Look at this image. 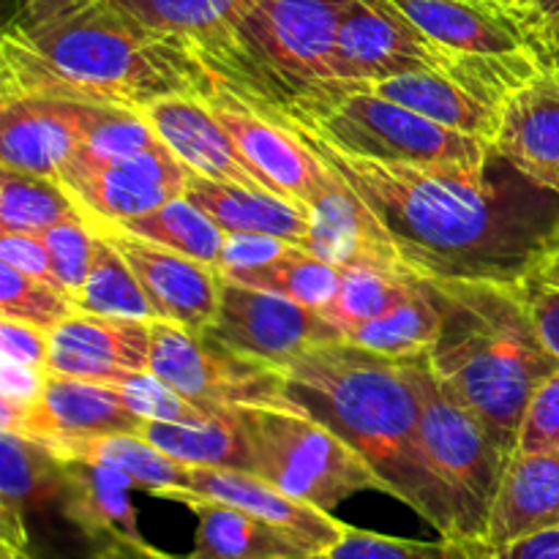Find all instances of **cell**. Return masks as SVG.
I'll return each instance as SVG.
<instances>
[{"label":"cell","mask_w":559,"mask_h":559,"mask_svg":"<svg viewBox=\"0 0 559 559\" xmlns=\"http://www.w3.org/2000/svg\"><path fill=\"white\" fill-rule=\"evenodd\" d=\"M276 118L355 191L413 276L524 284L559 251V191L497 142L480 164H391L349 156L306 126Z\"/></svg>","instance_id":"6da1fadb"},{"label":"cell","mask_w":559,"mask_h":559,"mask_svg":"<svg viewBox=\"0 0 559 559\" xmlns=\"http://www.w3.org/2000/svg\"><path fill=\"white\" fill-rule=\"evenodd\" d=\"M222 91L200 55L118 0H11L0 38V96H49L145 109Z\"/></svg>","instance_id":"7a4b0ae2"},{"label":"cell","mask_w":559,"mask_h":559,"mask_svg":"<svg viewBox=\"0 0 559 559\" xmlns=\"http://www.w3.org/2000/svg\"><path fill=\"white\" fill-rule=\"evenodd\" d=\"M278 369L289 402L349 442L385 495L413 508L440 538H462L451 495L420 445V399L407 358L336 338L311 344Z\"/></svg>","instance_id":"3957f363"},{"label":"cell","mask_w":559,"mask_h":559,"mask_svg":"<svg viewBox=\"0 0 559 559\" xmlns=\"http://www.w3.org/2000/svg\"><path fill=\"white\" fill-rule=\"evenodd\" d=\"M426 284L440 309V333L426 353L437 382L502 451L516 453L530 399L559 369L524 284Z\"/></svg>","instance_id":"277c9868"},{"label":"cell","mask_w":559,"mask_h":559,"mask_svg":"<svg viewBox=\"0 0 559 559\" xmlns=\"http://www.w3.org/2000/svg\"><path fill=\"white\" fill-rule=\"evenodd\" d=\"M347 0H249L213 63L222 91L257 109H284L333 80Z\"/></svg>","instance_id":"5b68a950"},{"label":"cell","mask_w":559,"mask_h":559,"mask_svg":"<svg viewBox=\"0 0 559 559\" xmlns=\"http://www.w3.org/2000/svg\"><path fill=\"white\" fill-rule=\"evenodd\" d=\"M276 112L338 151L391 164H480L495 142L459 134L366 85L328 80Z\"/></svg>","instance_id":"8992f818"},{"label":"cell","mask_w":559,"mask_h":559,"mask_svg":"<svg viewBox=\"0 0 559 559\" xmlns=\"http://www.w3.org/2000/svg\"><path fill=\"white\" fill-rule=\"evenodd\" d=\"M249 437L251 473L331 513L360 491H385L364 456L304 409H238Z\"/></svg>","instance_id":"52a82bcc"},{"label":"cell","mask_w":559,"mask_h":559,"mask_svg":"<svg viewBox=\"0 0 559 559\" xmlns=\"http://www.w3.org/2000/svg\"><path fill=\"white\" fill-rule=\"evenodd\" d=\"M407 366L420 399V445L426 462L451 495L459 535L484 540L491 506L513 453L502 451L475 415L442 391L426 353L407 358Z\"/></svg>","instance_id":"ba28073f"},{"label":"cell","mask_w":559,"mask_h":559,"mask_svg":"<svg viewBox=\"0 0 559 559\" xmlns=\"http://www.w3.org/2000/svg\"><path fill=\"white\" fill-rule=\"evenodd\" d=\"M151 371L205 415L238 409H298L278 366L227 347L211 333H191L173 322H151Z\"/></svg>","instance_id":"9c48e42d"},{"label":"cell","mask_w":559,"mask_h":559,"mask_svg":"<svg viewBox=\"0 0 559 559\" xmlns=\"http://www.w3.org/2000/svg\"><path fill=\"white\" fill-rule=\"evenodd\" d=\"M3 431L36 440L69 459L80 442L112 435H140L145 418L126 404L118 385L47 374L33 402H0Z\"/></svg>","instance_id":"30bf717a"},{"label":"cell","mask_w":559,"mask_h":559,"mask_svg":"<svg viewBox=\"0 0 559 559\" xmlns=\"http://www.w3.org/2000/svg\"><path fill=\"white\" fill-rule=\"evenodd\" d=\"M207 333L227 347L273 366H284L311 344L344 338L322 311L227 278H222L218 309Z\"/></svg>","instance_id":"8fae6325"},{"label":"cell","mask_w":559,"mask_h":559,"mask_svg":"<svg viewBox=\"0 0 559 559\" xmlns=\"http://www.w3.org/2000/svg\"><path fill=\"white\" fill-rule=\"evenodd\" d=\"M205 102L257 173L289 202L311 213L336 186V173L282 118L262 112L227 91L213 93Z\"/></svg>","instance_id":"7c38bea8"},{"label":"cell","mask_w":559,"mask_h":559,"mask_svg":"<svg viewBox=\"0 0 559 559\" xmlns=\"http://www.w3.org/2000/svg\"><path fill=\"white\" fill-rule=\"evenodd\" d=\"M191 169L167 145L96 167H69L58 183L85 213L87 224H120L145 216L186 194Z\"/></svg>","instance_id":"4fadbf2b"},{"label":"cell","mask_w":559,"mask_h":559,"mask_svg":"<svg viewBox=\"0 0 559 559\" xmlns=\"http://www.w3.org/2000/svg\"><path fill=\"white\" fill-rule=\"evenodd\" d=\"M91 227L123 254L158 320L173 322L191 333L211 328L222 293V276L216 267L123 233L112 224H91Z\"/></svg>","instance_id":"5bb4252c"},{"label":"cell","mask_w":559,"mask_h":559,"mask_svg":"<svg viewBox=\"0 0 559 559\" xmlns=\"http://www.w3.org/2000/svg\"><path fill=\"white\" fill-rule=\"evenodd\" d=\"M151 369V322L76 311L49 333L47 374L123 385Z\"/></svg>","instance_id":"9a60e30c"},{"label":"cell","mask_w":559,"mask_h":559,"mask_svg":"<svg viewBox=\"0 0 559 559\" xmlns=\"http://www.w3.org/2000/svg\"><path fill=\"white\" fill-rule=\"evenodd\" d=\"M140 112L153 126L158 140L194 175L222 180V183H240L251 186V189L276 191L257 173L254 164L243 156L233 134L218 123V118L207 107L205 98L167 96L147 104Z\"/></svg>","instance_id":"2e32d148"},{"label":"cell","mask_w":559,"mask_h":559,"mask_svg":"<svg viewBox=\"0 0 559 559\" xmlns=\"http://www.w3.org/2000/svg\"><path fill=\"white\" fill-rule=\"evenodd\" d=\"M87 102L0 96V167L58 180L74 158Z\"/></svg>","instance_id":"e0dca14e"},{"label":"cell","mask_w":559,"mask_h":559,"mask_svg":"<svg viewBox=\"0 0 559 559\" xmlns=\"http://www.w3.org/2000/svg\"><path fill=\"white\" fill-rule=\"evenodd\" d=\"M191 495L240 508L271 527L293 535L311 555H328L349 530V524L338 522L328 511L284 495L249 469L191 467Z\"/></svg>","instance_id":"ac0fdd59"},{"label":"cell","mask_w":559,"mask_h":559,"mask_svg":"<svg viewBox=\"0 0 559 559\" xmlns=\"http://www.w3.org/2000/svg\"><path fill=\"white\" fill-rule=\"evenodd\" d=\"M442 47L464 55H513L538 49L540 38L506 5L478 0H391Z\"/></svg>","instance_id":"d6986e66"},{"label":"cell","mask_w":559,"mask_h":559,"mask_svg":"<svg viewBox=\"0 0 559 559\" xmlns=\"http://www.w3.org/2000/svg\"><path fill=\"white\" fill-rule=\"evenodd\" d=\"M366 87L459 134L497 142L502 129L506 107L478 91L473 82L448 71H413L371 82Z\"/></svg>","instance_id":"ffe728a7"},{"label":"cell","mask_w":559,"mask_h":559,"mask_svg":"<svg viewBox=\"0 0 559 559\" xmlns=\"http://www.w3.org/2000/svg\"><path fill=\"white\" fill-rule=\"evenodd\" d=\"M183 197L227 235H271L300 249L311 243V213L276 191L222 183L191 173Z\"/></svg>","instance_id":"44dd1931"},{"label":"cell","mask_w":559,"mask_h":559,"mask_svg":"<svg viewBox=\"0 0 559 559\" xmlns=\"http://www.w3.org/2000/svg\"><path fill=\"white\" fill-rule=\"evenodd\" d=\"M559 524V453H513L484 540L495 551Z\"/></svg>","instance_id":"7402d4cb"},{"label":"cell","mask_w":559,"mask_h":559,"mask_svg":"<svg viewBox=\"0 0 559 559\" xmlns=\"http://www.w3.org/2000/svg\"><path fill=\"white\" fill-rule=\"evenodd\" d=\"M63 491V459L27 437L0 435V549H27L25 516Z\"/></svg>","instance_id":"603a6c76"},{"label":"cell","mask_w":559,"mask_h":559,"mask_svg":"<svg viewBox=\"0 0 559 559\" xmlns=\"http://www.w3.org/2000/svg\"><path fill=\"white\" fill-rule=\"evenodd\" d=\"M131 480L109 464L63 459V491L58 508L91 540H145L131 502Z\"/></svg>","instance_id":"cb8c5ba5"},{"label":"cell","mask_w":559,"mask_h":559,"mask_svg":"<svg viewBox=\"0 0 559 559\" xmlns=\"http://www.w3.org/2000/svg\"><path fill=\"white\" fill-rule=\"evenodd\" d=\"M497 147L559 189V76L549 69L519 87L506 104Z\"/></svg>","instance_id":"d4e9b609"},{"label":"cell","mask_w":559,"mask_h":559,"mask_svg":"<svg viewBox=\"0 0 559 559\" xmlns=\"http://www.w3.org/2000/svg\"><path fill=\"white\" fill-rule=\"evenodd\" d=\"M180 506L197 513L194 551L186 559H295L311 551L293 535L271 527L262 519L207 497L183 495Z\"/></svg>","instance_id":"484cf974"},{"label":"cell","mask_w":559,"mask_h":559,"mask_svg":"<svg viewBox=\"0 0 559 559\" xmlns=\"http://www.w3.org/2000/svg\"><path fill=\"white\" fill-rule=\"evenodd\" d=\"M147 27L178 38L211 69L249 0H118Z\"/></svg>","instance_id":"4316f807"},{"label":"cell","mask_w":559,"mask_h":559,"mask_svg":"<svg viewBox=\"0 0 559 559\" xmlns=\"http://www.w3.org/2000/svg\"><path fill=\"white\" fill-rule=\"evenodd\" d=\"M140 437L189 467L249 469L251 473L249 437L238 413H218L200 424L145 420Z\"/></svg>","instance_id":"83f0119b"},{"label":"cell","mask_w":559,"mask_h":559,"mask_svg":"<svg viewBox=\"0 0 559 559\" xmlns=\"http://www.w3.org/2000/svg\"><path fill=\"white\" fill-rule=\"evenodd\" d=\"M69 459H91V462L109 464V467L120 469L134 489L164 497V500L180 502V497L191 491L189 464L178 462L140 435H112L80 442L69 453Z\"/></svg>","instance_id":"f1b7e54d"},{"label":"cell","mask_w":559,"mask_h":559,"mask_svg":"<svg viewBox=\"0 0 559 559\" xmlns=\"http://www.w3.org/2000/svg\"><path fill=\"white\" fill-rule=\"evenodd\" d=\"M440 333V309L426 278H415L409 293L393 309L366 325L347 333V342L388 355V358H413L429 353Z\"/></svg>","instance_id":"f546056e"},{"label":"cell","mask_w":559,"mask_h":559,"mask_svg":"<svg viewBox=\"0 0 559 559\" xmlns=\"http://www.w3.org/2000/svg\"><path fill=\"white\" fill-rule=\"evenodd\" d=\"M69 222H87V218L58 180L3 167L0 235H44L47 229Z\"/></svg>","instance_id":"4dcf8cb0"},{"label":"cell","mask_w":559,"mask_h":559,"mask_svg":"<svg viewBox=\"0 0 559 559\" xmlns=\"http://www.w3.org/2000/svg\"><path fill=\"white\" fill-rule=\"evenodd\" d=\"M112 227L151 240V243L167 246V249L180 251V254L205 262L211 267H218L224 240H227V233L186 197L169 200L167 205L156 207L145 216L129 218V222L112 224Z\"/></svg>","instance_id":"1f68e13d"},{"label":"cell","mask_w":559,"mask_h":559,"mask_svg":"<svg viewBox=\"0 0 559 559\" xmlns=\"http://www.w3.org/2000/svg\"><path fill=\"white\" fill-rule=\"evenodd\" d=\"M71 300H74L76 311H87V314L142 322L158 320L129 262L102 235H98V251L96 260H93L91 276Z\"/></svg>","instance_id":"d6a6232c"},{"label":"cell","mask_w":559,"mask_h":559,"mask_svg":"<svg viewBox=\"0 0 559 559\" xmlns=\"http://www.w3.org/2000/svg\"><path fill=\"white\" fill-rule=\"evenodd\" d=\"M156 145H162V140L153 126L142 118V112L107 107V104H85L80 147L63 169L118 162V158L136 156Z\"/></svg>","instance_id":"836d02e7"},{"label":"cell","mask_w":559,"mask_h":559,"mask_svg":"<svg viewBox=\"0 0 559 559\" xmlns=\"http://www.w3.org/2000/svg\"><path fill=\"white\" fill-rule=\"evenodd\" d=\"M418 276L377 271V267H347L331 304L322 306V317L347 338L355 328L377 320L409 293Z\"/></svg>","instance_id":"e575fe53"},{"label":"cell","mask_w":559,"mask_h":559,"mask_svg":"<svg viewBox=\"0 0 559 559\" xmlns=\"http://www.w3.org/2000/svg\"><path fill=\"white\" fill-rule=\"evenodd\" d=\"M342 278L344 267L311 254L309 249L295 246V249L289 251V254H284L282 260L271 262V265H265L262 271L240 278L238 284L284 295V298L295 300V304L320 311L322 306L331 304Z\"/></svg>","instance_id":"d590c367"},{"label":"cell","mask_w":559,"mask_h":559,"mask_svg":"<svg viewBox=\"0 0 559 559\" xmlns=\"http://www.w3.org/2000/svg\"><path fill=\"white\" fill-rule=\"evenodd\" d=\"M331 559H497V551L486 540L440 538L407 540L388 538L369 530L349 527L344 538L328 551Z\"/></svg>","instance_id":"8d00e7d4"},{"label":"cell","mask_w":559,"mask_h":559,"mask_svg":"<svg viewBox=\"0 0 559 559\" xmlns=\"http://www.w3.org/2000/svg\"><path fill=\"white\" fill-rule=\"evenodd\" d=\"M71 314H76V306L69 293L0 262V320L52 333Z\"/></svg>","instance_id":"74e56055"},{"label":"cell","mask_w":559,"mask_h":559,"mask_svg":"<svg viewBox=\"0 0 559 559\" xmlns=\"http://www.w3.org/2000/svg\"><path fill=\"white\" fill-rule=\"evenodd\" d=\"M38 238L44 240L49 251L58 287L74 298L82 284L87 282V276H91L93 260H96L98 251V233L87 222H69L47 229Z\"/></svg>","instance_id":"f35d334b"},{"label":"cell","mask_w":559,"mask_h":559,"mask_svg":"<svg viewBox=\"0 0 559 559\" xmlns=\"http://www.w3.org/2000/svg\"><path fill=\"white\" fill-rule=\"evenodd\" d=\"M123 393L126 404L145 420H164V424H200L211 418L194 404L186 402L167 380L153 374L151 369L129 377L123 385H118Z\"/></svg>","instance_id":"ab89813d"},{"label":"cell","mask_w":559,"mask_h":559,"mask_svg":"<svg viewBox=\"0 0 559 559\" xmlns=\"http://www.w3.org/2000/svg\"><path fill=\"white\" fill-rule=\"evenodd\" d=\"M519 453H559V369L533 393L519 429Z\"/></svg>","instance_id":"60d3db41"},{"label":"cell","mask_w":559,"mask_h":559,"mask_svg":"<svg viewBox=\"0 0 559 559\" xmlns=\"http://www.w3.org/2000/svg\"><path fill=\"white\" fill-rule=\"evenodd\" d=\"M293 249V243L271 238V235H227L216 271L227 282H240V278L271 265V262L282 260Z\"/></svg>","instance_id":"b9f144b4"},{"label":"cell","mask_w":559,"mask_h":559,"mask_svg":"<svg viewBox=\"0 0 559 559\" xmlns=\"http://www.w3.org/2000/svg\"><path fill=\"white\" fill-rule=\"evenodd\" d=\"M0 349H3V358L31 366V369L47 371L49 333H41L14 320H0Z\"/></svg>","instance_id":"7bdbcfd3"},{"label":"cell","mask_w":559,"mask_h":559,"mask_svg":"<svg viewBox=\"0 0 559 559\" xmlns=\"http://www.w3.org/2000/svg\"><path fill=\"white\" fill-rule=\"evenodd\" d=\"M0 262L58 287L52 260H49L47 246L38 235H3L0 238Z\"/></svg>","instance_id":"ee69618b"},{"label":"cell","mask_w":559,"mask_h":559,"mask_svg":"<svg viewBox=\"0 0 559 559\" xmlns=\"http://www.w3.org/2000/svg\"><path fill=\"white\" fill-rule=\"evenodd\" d=\"M524 293H527L530 309H533L546 344L559 358V287H551L540 278H530V282H524Z\"/></svg>","instance_id":"f6af8a7d"},{"label":"cell","mask_w":559,"mask_h":559,"mask_svg":"<svg viewBox=\"0 0 559 559\" xmlns=\"http://www.w3.org/2000/svg\"><path fill=\"white\" fill-rule=\"evenodd\" d=\"M44 380H47V371L31 369L9 358L0 360V391L9 402H33L41 393Z\"/></svg>","instance_id":"bcb514c9"},{"label":"cell","mask_w":559,"mask_h":559,"mask_svg":"<svg viewBox=\"0 0 559 559\" xmlns=\"http://www.w3.org/2000/svg\"><path fill=\"white\" fill-rule=\"evenodd\" d=\"M497 559H559V524L497 551Z\"/></svg>","instance_id":"7dc6e473"},{"label":"cell","mask_w":559,"mask_h":559,"mask_svg":"<svg viewBox=\"0 0 559 559\" xmlns=\"http://www.w3.org/2000/svg\"><path fill=\"white\" fill-rule=\"evenodd\" d=\"M511 11L538 38L559 25V0H511Z\"/></svg>","instance_id":"c3c4849f"},{"label":"cell","mask_w":559,"mask_h":559,"mask_svg":"<svg viewBox=\"0 0 559 559\" xmlns=\"http://www.w3.org/2000/svg\"><path fill=\"white\" fill-rule=\"evenodd\" d=\"M93 559H175L169 557L167 551L153 549L145 540H107L102 544V551H98Z\"/></svg>","instance_id":"681fc988"},{"label":"cell","mask_w":559,"mask_h":559,"mask_svg":"<svg viewBox=\"0 0 559 559\" xmlns=\"http://www.w3.org/2000/svg\"><path fill=\"white\" fill-rule=\"evenodd\" d=\"M535 278L551 284V287H559V251H557V254H551L549 260H546V265L540 267V273Z\"/></svg>","instance_id":"f907efd6"},{"label":"cell","mask_w":559,"mask_h":559,"mask_svg":"<svg viewBox=\"0 0 559 559\" xmlns=\"http://www.w3.org/2000/svg\"><path fill=\"white\" fill-rule=\"evenodd\" d=\"M544 63L551 74L559 76V44H544Z\"/></svg>","instance_id":"816d5d0a"},{"label":"cell","mask_w":559,"mask_h":559,"mask_svg":"<svg viewBox=\"0 0 559 559\" xmlns=\"http://www.w3.org/2000/svg\"><path fill=\"white\" fill-rule=\"evenodd\" d=\"M540 44H559V25L549 27V31H546L544 36H540Z\"/></svg>","instance_id":"f5cc1de1"},{"label":"cell","mask_w":559,"mask_h":559,"mask_svg":"<svg viewBox=\"0 0 559 559\" xmlns=\"http://www.w3.org/2000/svg\"><path fill=\"white\" fill-rule=\"evenodd\" d=\"M478 3H489V5H506V9H511V0H478Z\"/></svg>","instance_id":"db71d44e"},{"label":"cell","mask_w":559,"mask_h":559,"mask_svg":"<svg viewBox=\"0 0 559 559\" xmlns=\"http://www.w3.org/2000/svg\"><path fill=\"white\" fill-rule=\"evenodd\" d=\"M295 559H331L328 555H309V557H295Z\"/></svg>","instance_id":"11a10c76"},{"label":"cell","mask_w":559,"mask_h":559,"mask_svg":"<svg viewBox=\"0 0 559 559\" xmlns=\"http://www.w3.org/2000/svg\"><path fill=\"white\" fill-rule=\"evenodd\" d=\"M22 559H33V557H31V555H27V557H22Z\"/></svg>","instance_id":"9f6ffc18"},{"label":"cell","mask_w":559,"mask_h":559,"mask_svg":"<svg viewBox=\"0 0 559 559\" xmlns=\"http://www.w3.org/2000/svg\"><path fill=\"white\" fill-rule=\"evenodd\" d=\"M557 191H559V189H557Z\"/></svg>","instance_id":"6f0895ef"}]
</instances>
